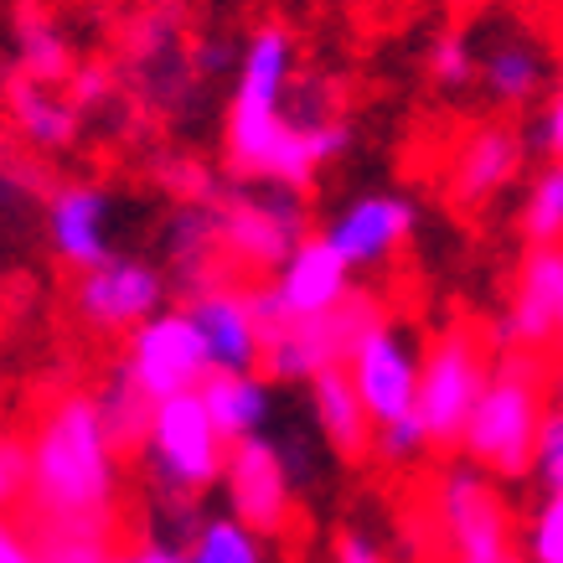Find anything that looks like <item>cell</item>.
<instances>
[{
    "mask_svg": "<svg viewBox=\"0 0 563 563\" xmlns=\"http://www.w3.org/2000/svg\"><path fill=\"white\" fill-rule=\"evenodd\" d=\"M120 450L103 429L99 393H63L32 434V507L36 528L103 532L120 501Z\"/></svg>",
    "mask_w": 563,
    "mask_h": 563,
    "instance_id": "6da1fadb",
    "label": "cell"
},
{
    "mask_svg": "<svg viewBox=\"0 0 563 563\" xmlns=\"http://www.w3.org/2000/svg\"><path fill=\"white\" fill-rule=\"evenodd\" d=\"M352 145V124L336 114L316 84H295L285 103L279 99H228L222 120V161L233 181H269V187L306 191L316 176L342 161Z\"/></svg>",
    "mask_w": 563,
    "mask_h": 563,
    "instance_id": "7a4b0ae2",
    "label": "cell"
},
{
    "mask_svg": "<svg viewBox=\"0 0 563 563\" xmlns=\"http://www.w3.org/2000/svg\"><path fill=\"white\" fill-rule=\"evenodd\" d=\"M548 393H553V377H548L543 352H501L492 362L486 393H481V404L455 450L471 465L492 471L496 481L532 476L538 434H543V419L553 409Z\"/></svg>",
    "mask_w": 563,
    "mask_h": 563,
    "instance_id": "3957f363",
    "label": "cell"
},
{
    "mask_svg": "<svg viewBox=\"0 0 563 563\" xmlns=\"http://www.w3.org/2000/svg\"><path fill=\"white\" fill-rule=\"evenodd\" d=\"M218 239L228 269L269 279L285 258L310 239V207L295 187L239 181L218 191Z\"/></svg>",
    "mask_w": 563,
    "mask_h": 563,
    "instance_id": "277c9868",
    "label": "cell"
},
{
    "mask_svg": "<svg viewBox=\"0 0 563 563\" xmlns=\"http://www.w3.org/2000/svg\"><path fill=\"white\" fill-rule=\"evenodd\" d=\"M388 310L373 290H352L336 310H321V316H295V321H279L264 331V373L274 383H300L306 388L316 373L325 367H346L352 346L383 321Z\"/></svg>",
    "mask_w": 563,
    "mask_h": 563,
    "instance_id": "5b68a950",
    "label": "cell"
},
{
    "mask_svg": "<svg viewBox=\"0 0 563 563\" xmlns=\"http://www.w3.org/2000/svg\"><path fill=\"white\" fill-rule=\"evenodd\" d=\"M145 465L155 471V486H181V492H212L222 486V465H228V440L212 424L202 393H176L161 398L145 434Z\"/></svg>",
    "mask_w": 563,
    "mask_h": 563,
    "instance_id": "8992f818",
    "label": "cell"
},
{
    "mask_svg": "<svg viewBox=\"0 0 563 563\" xmlns=\"http://www.w3.org/2000/svg\"><path fill=\"white\" fill-rule=\"evenodd\" d=\"M492 362L471 325H444L424 346V377H419V413H424L434 444H461L481 393H486Z\"/></svg>",
    "mask_w": 563,
    "mask_h": 563,
    "instance_id": "52a82bcc",
    "label": "cell"
},
{
    "mask_svg": "<svg viewBox=\"0 0 563 563\" xmlns=\"http://www.w3.org/2000/svg\"><path fill=\"white\" fill-rule=\"evenodd\" d=\"M434 522L444 528V543L455 563H496L512 553V517L507 501L492 486V471L461 461L444 465L434 481Z\"/></svg>",
    "mask_w": 563,
    "mask_h": 563,
    "instance_id": "ba28073f",
    "label": "cell"
},
{
    "mask_svg": "<svg viewBox=\"0 0 563 563\" xmlns=\"http://www.w3.org/2000/svg\"><path fill=\"white\" fill-rule=\"evenodd\" d=\"M172 300V274L155 258L114 254L99 269L78 274L73 285V310L88 331L99 336H130L135 325H145L151 316H161Z\"/></svg>",
    "mask_w": 563,
    "mask_h": 563,
    "instance_id": "9c48e42d",
    "label": "cell"
},
{
    "mask_svg": "<svg viewBox=\"0 0 563 563\" xmlns=\"http://www.w3.org/2000/svg\"><path fill=\"white\" fill-rule=\"evenodd\" d=\"M120 367L145 388L151 404H161V398L202 388L207 373H212V357H207V342L197 331V321L187 316V306L181 310L166 306L161 316H151L145 325L130 331Z\"/></svg>",
    "mask_w": 563,
    "mask_h": 563,
    "instance_id": "30bf717a",
    "label": "cell"
},
{
    "mask_svg": "<svg viewBox=\"0 0 563 563\" xmlns=\"http://www.w3.org/2000/svg\"><path fill=\"white\" fill-rule=\"evenodd\" d=\"M346 373L357 383L362 404L373 413V424H393L404 413L419 409V377H424V346L413 342V331L398 316L383 321L352 346Z\"/></svg>",
    "mask_w": 563,
    "mask_h": 563,
    "instance_id": "8fae6325",
    "label": "cell"
},
{
    "mask_svg": "<svg viewBox=\"0 0 563 563\" xmlns=\"http://www.w3.org/2000/svg\"><path fill=\"white\" fill-rule=\"evenodd\" d=\"M222 496H228V512L243 517L254 532L264 538H279L295 517V486L290 465L279 455V444L269 434H254V440L228 444V465H222Z\"/></svg>",
    "mask_w": 563,
    "mask_h": 563,
    "instance_id": "7c38bea8",
    "label": "cell"
},
{
    "mask_svg": "<svg viewBox=\"0 0 563 563\" xmlns=\"http://www.w3.org/2000/svg\"><path fill=\"white\" fill-rule=\"evenodd\" d=\"M187 21H181V11L176 5H151L145 16H140V26L130 32V84H135V93L151 109H161V114H176V109H187L191 93H197V73H191L187 63Z\"/></svg>",
    "mask_w": 563,
    "mask_h": 563,
    "instance_id": "4fadbf2b",
    "label": "cell"
},
{
    "mask_svg": "<svg viewBox=\"0 0 563 563\" xmlns=\"http://www.w3.org/2000/svg\"><path fill=\"white\" fill-rule=\"evenodd\" d=\"M419 228V202L404 191H362L321 228V239L346 258V269H377L388 264Z\"/></svg>",
    "mask_w": 563,
    "mask_h": 563,
    "instance_id": "5bb4252c",
    "label": "cell"
},
{
    "mask_svg": "<svg viewBox=\"0 0 563 563\" xmlns=\"http://www.w3.org/2000/svg\"><path fill=\"white\" fill-rule=\"evenodd\" d=\"M187 316L202 331L212 373H258L264 367V321H258L249 285L218 279V285L187 295Z\"/></svg>",
    "mask_w": 563,
    "mask_h": 563,
    "instance_id": "9a60e30c",
    "label": "cell"
},
{
    "mask_svg": "<svg viewBox=\"0 0 563 563\" xmlns=\"http://www.w3.org/2000/svg\"><path fill=\"white\" fill-rule=\"evenodd\" d=\"M47 243L68 269L88 274L114 258V191L99 181H63L47 191Z\"/></svg>",
    "mask_w": 563,
    "mask_h": 563,
    "instance_id": "2e32d148",
    "label": "cell"
},
{
    "mask_svg": "<svg viewBox=\"0 0 563 563\" xmlns=\"http://www.w3.org/2000/svg\"><path fill=\"white\" fill-rule=\"evenodd\" d=\"M559 295H563V249H528L517 264L512 300L496 321L501 352H548L559 342Z\"/></svg>",
    "mask_w": 563,
    "mask_h": 563,
    "instance_id": "e0dca14e",
    "label": "cell"
},
{
    "mask_svg": "<svg viewBox=\"0 0 563 563\" xmlns=\"http://www.w3.org/2000/svg\"><path fill=\"white\" fill-rule=\"evenodd\" d=\"M522 161H528V140L517 135L507 120H481L471 124L450 155V202L455 207H486L496 202L501 191L522 176Z\"/></svg>",
    "mask_w": 563,
    "mask_h": 563,
    "instance_id": "ac0fdd59",
    "label": "cell"
},
{
    "mask_svg": "<svg viewBox=\"0 0 563 563\" xmlns=\"http://www.w3.org/2000/svg\"><path fill=\"white\" fill-rule=\"evenodd\" d=\"M161 264L187 295L233 279L228 258H222L218 239V207L212 202H172L166 222H161Z\"/></svg>",
    "mask_w": 563,
    "mask_h": 563,
    "instance_id": "d6986e66",
    "label": "cell"
},
{
    "mask_svg": "<svg viewBox=\"0 0 563 563\" xmlns=\"http://www.w3.org/2000/svg\"><path fill=\"white\" fill-rule=\"evenodd\" d=\"M269 290H274V300H279V316L295 321V316H321V310H336L346 295L357 290V285H352L346 258L336 254L321 233H310V239L269 274Z\"/></svg>",
    "mask_w": 563,
    "mask_h": 563,
    "instance_id": "ffe728a7",
    "label": "cell"
},
{
    "mask_svg": "<svg viewBox=\"0 0 563 563\" xmlns=\"http://www.w3.org/2000/svg\"><path fill=\"white\" fill-rule=\"evenodd\" d=\"M548 78H553V73H548V57L532 36L501 32L481 47L476 88L486 93L492 109H501V114H522V109H532V103L548 93Z\"/></svg>",
    "mask_w": 563,
    "mask_h": 563,
    "instance_id": "44dd1931",
    "label": "cell"
},
{
    "mask_svg": "<svg viewBox=\"0 0 563 563\" xmlns=\"http://www.w3.org/2000/svg\"><path fill=\"white\" fill-rule=\"evenodd\" d=\"M5 120L42 155L73 151L78 135H84V109L73 103L68 88L36 84V78H21V73H11V84H5Z\"/></svg>",
    "mask_w": 563,
    "mask_h": 563,
    "instance_id": "7402d4cb",
    "label": "cell"
},
{
    "mask_svg": "<svg viewBox=\"0 0 563 563\" xmlns=\"http://www.w3.org/2000/svg\"><path fill=\"white\" fill-rule=\"evenodd\" d=\"M306 413L310 424L321 429V440L331 455H342V461H362V455H373V413L362 404L357 383L346 367H325L306 383Z\"/></svg>",
    "mask_w": 563,
    "mask_h": 563,
    "instance_id": "603a6c76",
    "label": "cell"
},
{
    "mask_svg": "<svg viewBox=\"0 0 563 563\" xmlns=\"http://www.w3.org/2000/svg\"><path fill=\"white\" fill-rule=\"evenodd\" d=\"M11 52H16V73L21 78H36V84L68 88L73 68H78L73 36L36 0H21L16 11H11Z\"/></svg>",
    "mask_w": 563,
    "mask_h": 563,
    "instance_id": "cb8c5ba5",
    "label": "cell"
},
{
    "mask_svg": "<svg viewBox=\"0 0 563 563\" xmlns=\"http://www.w3.org/2000/svg\"><path fill=\"white\" fill-rule=\"evenodd\" d=\"M197 393H202L207 413H212V424L222 429L228 444L269 434V424L279 419L274 413V383L258 373H207Z\"/></svg>",
    "mask_w": 563,
    "mask_h": 563,
    "instance_id": "d4e9b609",
    "label": "cell"
},
{
    "mask_svg": "<svg viewBox=\"0 0 563 563\" xmlns=\"http://www.w3.org/2000/svg\"><path fill=\"white\" fill-rule=\"evenodd\" d=\"M99 413H103V429L120 455H140L145 450V434H151V419H155V404L145 398L135 377L114 367V377L99 388Z\"/></svg>",
    "mask_w": 563,
    "mask_h": 563,
    "instance_id": "484cf974",
    "label": "cell"
},
{
    "mask_svg": "<svg viewBox=\"0 0 563 563\" xmlns=\"http://www.w3.org/2000/svg\"><path fill=\"white\" fill-rule=\"evenodd\" d=\"M517 228H522L528 249H563V161H548L528 181Z\"/></svg>",
    "mask_w": 563,
    "mask_h": 563,
    "instance_id": "4316f807",
    "label": "cell"
},
{
    "mask_svg": "<svg viewBox=\"0 0 563 563\" xmlns=\"http://www.w3.org/2000/svg\"><path fill=\"white\" fill-rule=\"evenodd\" d=\"M187 563H264V532L233 512H218L187 543Z\"/></svg>",
    "mask_w": 563,
    "mask_h": 563,
    "instance_id": "83f0119b",
    "label": "cell"
},
{
    "mask_svg": "<svg viewBox=\"0 0 563 563\" xmlns=\"http://www.w3.org/2000/svg\"><path fill=\"white\" fill-rule=\"evenodd\" d=\"M424 73H429V84L444 88V93H465V88H476V73H481L476 36L461 32V26L434 32L429 36V47H424Z\"/></svg>",
    "mask_w": 563,
    "mask_h": 563,
    "instance_id": "f1b7e54d",
    "label": "cell"
},
{
    "mask_svg": "<svg viewBox=\"0 0 563 563\" xmlns=\"http://www.w3.org/2000/svg\"><path fill=\"white\" fill-rule=\"evenodd\" d=\"M151 517L161 528V543H176L187 548L202 528V496L197 492H181V486H151Z\"/></svg>",
    "mask_w": 563,
    "mask_h": 563,
    "instance_id": "f546056e",
    "label": "cell"
},
{
    "mask_svg": "<svg viewBox=\"0 0 563 563\" xmlns=\"http://www.w3.org/2000/svg\"><path fill=\"white\" fill-rule=\"evenodd\" d=\"M269 440L279 444V455H285V465H290V476H295V486H310V481L321 476V429L310 424V413L306 419H274L269 424Z\"/></svg>",
    "mask_w": 563,
    "mask_h": 563,
    "instance_id": "4dcf8cb0",
    "label": "cell"
},
{
    "mask_svg": "<svg viewBox=\"0 0 563 563\" xmlns=\"http://www.w3.org/2000/svg\"><path fill=\"white\" fill-rule=\"evenodd\" d=\"M429 444H434V434H429L424 413L413 409V413H404V419H393V424H377L373 429V461H383V465H413L419 455H429Z\"/></svg>",
    "mask_w": 563,
    "mask_h": 563,
    "instance_id": "1f68e13d",
    "label": "cell"
},
{
    "mask_svg": "<svg viewBox=\"0 0 563 563\" xmlns=\"http://www.w3.org/2000/svg\"><path fill=\"white\" fill-rule=\"evenodd\" d=\"M155 181L176 202H218V191H222V181L207 172L197 155H161L155 161Z\"/></svg>",
    "mask_w": 563,
    "mask_h": 563,
    "instance_id": "d6a6232c",
    "label": "cell"
},
{
    "mask_svg": "<svg viewBox=\"0 0 563 563\" xmlns=\"http://www.w3.org/2000/svg\"><path fill=\"white\" fill-rule=\"evenodd\" d=\"M528 563H563V492H543L528 517Z\"/></svg>",
    "mask_w": 563,
    "mask_h": 563,
    "instance_id": "836d02e7",
    "label": "cell"
},
{
    "mask_svg": "<svg viewBox=\"0 0 563 563\" xmlns=\"http://www.w3.org/2000/svg\"><path fill=\"white\" fill-rule=\"evenodd\" d=\"M239 57H243V47L222 32H202L187 42V63H191V73H197V84L233 78V73H239Z\"/></svg>",
    "mask_w": 563,
    "mask_h": 563,
    "instance_id": "e575fe53",
    "label": "cell"
},
{
    "mask_svg": "<svg viewBox=\"0 0 563 563\" xmlns=\"http://www.w3.org/2000/svg\"><path fill=\"white\" fill-rule=\"evenodd\" d=\"M32 492V440L0 434V512H11Z\"/></svg>",
    "mask_w": 563,
    "mask_h": 563,
    "instance_id": "d590c367",
    "label": "cell"
},
{
    "mask_svg": "<svg viewBox=\"0 0 563 563\" xmlns=\"http://www.w3.org/2000/svg\"><path fill=\"white\" fill-rule=\"evenodd\" d=\"M532 476L543 492H563V404L548 409L543 434H538V455H532Z\"/></svg>",
    "mask_w": 563,
    "mask_h": 563,
    "instance_id": "8d00e7d4",
    "label": "cell"
},
{
    "mask_svg": "<svg viewBox=\"0 0 563 563\" xmlns=\"http://www.w3.org/2000/svg\"><path fill=\"white\" fill-rule=\"evenodd\" d=\"M68 93L84 114L88 109H99V103L114 99V68H109V63H78L73 78H68Z\"/></svg>",
    "mask_w": 563,
    "mask_h": 563,
    "instance_id": "74e56055",
    "label": "cell"
},
{
    "mask_svg": "<svg viewBox=\"0 0 563 563\" xmlns=\"http://www.w3.org/2000/svg\"><path fill=\"white\" fill-rule=\"evenodd\" d=\"M538 151L548 161H563V78L548 88L543 99V120H538Z\"/></svg>",
    "mask_w": 563,
    "mask_h": 563,
    "instance_id": "f35d334b",
    "label": "cell"
},
{
    "mask_svg": "<svg viewBox=\"0 0 563 563\" xmlns=\"http://www.w3.org/2000/svg\"><path fill=\"white\" fill-rule=\"evenodd\" d=\"M0 563H42V538L0 512Z\"/></svg>",
    "mask_w": 563,
    "mask_h": 563,
    "instance_id": "ab89813d",
    "label": "cell"
},
{
    "mask_svg": "<svg viewBox=\"0 0 563 563\" xmlns=\"http://www.w3.org/2000/svg\"><path fill=\"white\" fill-rule=\"evenodd\" d=\"M336 563H388V553H383V543H377L373 532H342V543H336Z\"/></svg>",
    "mask_w": 563,
    "mask_h": 563,
    "instance_id": "60d3db41",
    "label": "cell"
},
{
    "mask_svg": "<svg viewBox=\"0 0 563 563\" xmlns=\"http://www.w3.org/2000/svg\"><path fill=\"white\" fill-rule=\"evenodd\" d=\"M109 563H187V548H176V543H140V548H124V553H114Z\"/></svg>",
    "mask_w": 563,
    "mask_h": 563,
    "instance_id": "b9f144b4",
    "label": "cell"
},
{
    "mask_svg": "<svg viewBox=\"0 0 563 563\" xmlns=\"http://www.w3.org/2000/svg\"><path fill=\"white\" fill-rule=\"evenodd\" d=\"M553 393H559V404H563V367L553 373Z\"/></svg>",
    "mask_w": 563,
    "mask_h": 563,
    "instance_id": "7bdbcfd3",
    "label": "cell"
},
{
    "mask_svg": "<svg viewBox=\"0 0 563 563\" xmlns=\"http://www.w3.org/2000/svg\"><path fill=\"white\" fill-rule=\"evenodd\" d=\"M496 563H528V559H522V553H507V559H496Z\"/></svg>",
    "mask_w": 563,
    "mask_h": 563,
    "instance_id": "ee69618b",
    "label": "cell"
},
{
    "mask_svg": "<svg viewBox=\"0 0 563 563\" xmlns=\"http://www.w3.org/2000/svg\"><path fill=\"white\" fill-rule=\"evenodd\" d=\"M559 342H563V295H559Z\"/></svg>",
    "mask_w": 563,
    "mask_h": 563,
    "instance_id": "f6af8a7d",
    "label": "cell"
},
{
    "mask_svg": "<svg viewBox=\"0 0 563 563\" xmlns=\"http://www.w3.org/2000/svg\"><path fill=\"white\" fill-rule=\"evenodd\" d=\"M367 5H398V0H367Z\"/></svg>",
    "mask_w": 563,
    "mask_h": 563,
    "instance_id": "bcb514c9",
    "label": "cell"
},
{
    "mask_svg": "<svg viewBox=\"0 0 563 563\" xmlns=\"http://www.w3.org/2000/svg\"><path fill=\"white\" fill-rule=\"evenodd\" d=\"M151 5H161V0H151Z\"/></svg>",
    "mask_w": 563,
    "mask_h": 563,
    "instance_id": "7dc6e473",
    "label": "cell"
}]
</instances>
